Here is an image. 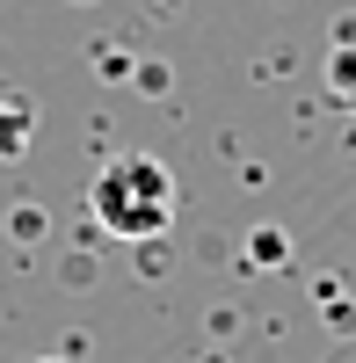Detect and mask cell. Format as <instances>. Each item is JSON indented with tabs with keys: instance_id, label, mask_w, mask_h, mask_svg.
Returning <instances> with one entry per match:
<instances>
[{
	"instance_id": "2",
	"label": "cell",
	"mask_w": 356,
	"mask_h": 363,
	"mask_svg": "<svg viewBox=\"0 0 356 363\" xmlns=\"http://www.w3.org/2000/svg\"><path fill=\"white\" fill-rule=\"evenodd\" d=\"M29 138V109H0V153H15Z\"/></svg>"
},
{
	"instance_id": "3",
	"label": "cell",
	"mask_w": 356,
	"mask_h": 363,
	"mask_svg": "<svg viewBox=\"0 0 356 363\" xmlns=\"http://www.w3.org/2000/svg\"><path fill=\"white\" fill-rule=\"evenodd\" d=\"M328 80H335V87H349V80H356V51H335V66H328Z\"/></svg>"
},
{
	"instance_id": "1",
	"label": "cell",
	"mask_w": 356,
	"mask_h": 363,
	"mask_svg": "<svg viewBox=\"0 0 356 363\" xmlns=\"http://www.w3.org/2000/svg\"><path fill=\"white\" fill-rule=\"evenodd\" d=\"M174 203H182V189L153 153H109L87 182V211L109 240H160L174 225Z\"/></svg>"
}]
</instances>
